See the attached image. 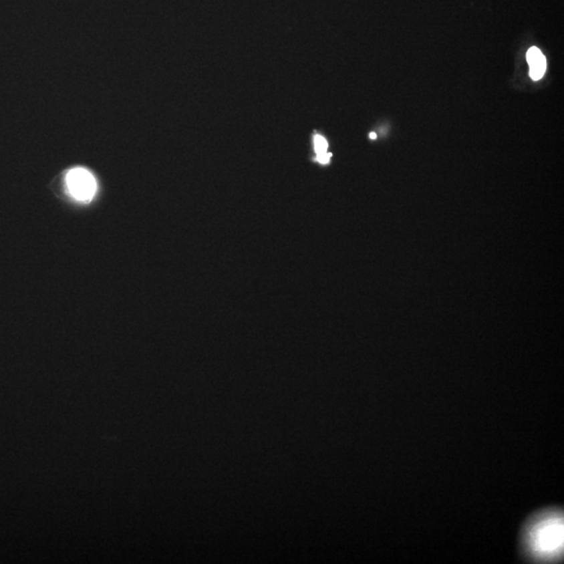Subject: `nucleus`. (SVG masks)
I'll list each match as a JSON object with an SVG mask.
<instances>
[{
    "label": "nucleus",
    "instance_id": "nucleus-1",
    "mask_svg": "<svg viewBox=\"0 0 564 564\" xmlns=\"http://www.w3.org/2000/svg\"><path fill=\"white\" fill-rule=\"evenodd\" d=\"M142 391L158 402L178 403L193 384V362L181 343L153 335L142 339L132 354Z\"/></svg>",
    "mask_w": 564,
    "mask_h": 564
}]
</instances>
